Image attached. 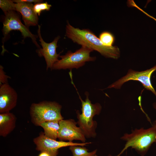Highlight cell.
<instances>
[{
    "mask_svg": "<svg viewBox=\"0 0 156 156\" xmlns=\"http://www.w3.org/2000/svg\"><path fill=\"white\" fill-rule=\"evenodd\" d=\"M59 121H48L41 123L39 126L44 129L45 136L50 138L56 140L58 138L60 128Z\"/></svg>",
    "mask_w": 156,
    "mask_h": 156,
    "instance_id": "14",
    "label": "cell"
},
{
    "mask_svg": "<svg viewBox=\"0 0 156 156\" xmlns=\"http://www.w3.org/2000/svg\"><path fill=\"white\" fill-rule=\"evenodd\" d=\"M10 77L6 75L3 68L1 65L0 66V85L8 83V79Z\"/></svg>",
    "mask_w": 156,
    "mask_h": 156,
    "instance_id": "19",
    "label": "cell"
},
{
    "mask_svg": "<svg viewBox=\"0 0 156 156\" xmlns=\"http://www.w3.org/2000/svg\"><path fill=\"white\" fill-rule=\"evenodd\" d=\"M5 14L2 30L4 36L2 40L3 49H4V43L7 36L10 32L13 30L20 31L24 38L26 37L30 38L35 45L38 48L40 47L36 41L37 36L32 34L28 28L22 23L19 16L14 11H9Z\"/></svg>",
    "mask_w": 156,
    "mask_h": 156,
    "instance_id": "6",
    "label": "cell"
},
{
    "mask_svg": "<svg viewBox=\"0 0 156 156\" xmlns=\"http://www.w3.org/2000/svg\"><path fill=\"white\" fill-rule=\"evenodd\" d=\"M33 142L36 145V149L38 151H46L57 155L58 150L60 148L73 146H83L91 143V142L82 143H74L59 141L49 138L41 131L38 136L34 138Z\"/></svg>",
    "mask_w": 156,
    "mask_h": 156,
    "instance_id": "8",
    "label": "cell"
},
{
    "mask_svg": "<svg viewBox=\"0 0 156 156\" xmlns=\"http://www.w3.org/2000/svg\"><path fill=\"white\" fill-rule=\"evenodd\" d=\"M38 156H57L52 153L46 151H40Z\"/></svg>",
    "mask_w": 156,
    "mask_h": 156,
    "instance_id": "22",
    "label": "cell"
},
{
    "mask_svg": "<svg viewBox=\"0 0 156 156\" xmlns=\"http://www.w3.org/2000/svg\"><path fill=\"white\" fill-rule=\"evenodd\" d=\"M15 5V3L12 1L0 0V7L4 14L10 11L16 10Z\"/></svg>",
    "mask_w": 156,
    "mask_h": 156,
    "instance_id": "17",
    "label": "cell"
},
{
    "mask_svg": "<svg viewBox=\"0 0 156 156\" xmlns=\"http://www.w3.org/2000/svg\"><path fill=\"white\" fill-rule=\"evenodd\" d=\"M65 35L73 42L96 51L105 57L117 59L120 57V51L118 47L105 45L89 29L75 28L67 22Z\"/></svg>",
    "mask_w": 156,
    "mask_h": 156,
    "instance_id": "1",
    "label": "cell"
},
{
    "mask_svg": "<svg viewBox=\"0 0 156 156\" xmlns=\"http://www.w3.org/2000/svg\"><path fill=\"white\" fill-rule=\"evenodd\" d=\"M51 5L46 2L44 3H35L33 9L34 11L38 15L40 16L41 12L44 10L49 11Z\"/></svg>",
    "mask_w": 156,
    "mask_h": 156,
    "instance_id": "18",
    "label": "cell"
},
{
    "mask_svg": "<svg viewBox=\"0 0 156 156\" xmlns=\"http://www.w3.org/2000/svg\"><path fill=\"white\" fill-rule=\"evenodd\" d=\"M154 107L155 109H156V103H155L154 104ZM153 126L155 127H156V121H155V122L154 123V124Z\"/></svg>",
    "mask_w": 156,
    "mask_h": 156,
    "instance_id": "23",
    "label": "cell"
},
{
    "mask_svg": "<svg viewBox=\"0 0 156 156\" xmlns=\"http://www.w3.org/2000/svg\"><path fill=\"white\" fill-rule=\"evenodd\" d=\"M16 118L10 112L0 113V135L5 137L10 133L16 127Z\"/></svg>",
    "mask_w": 156,
    "mask_h": 156,
    "instance_id": "13",
    "label": "cell"
},
{
    "mask_svg": "<svg viewBox=\"0 0 156 156\" xmlns=\"http://www.w3.org/2000/svg\"><path fill=\"white\" fill-rule=\"evenodd\" d=\"M75 88L81 103V113L78 110L76 111L78 120L77 124L83 133L86 137L94 138L96 135L95 129L97 124L93 120V118L96 115H99L101 112L102 107L100 104L96 103L92 104L89 98V93H85L86 99L83 101L81 98L73 82L72 83Z\"/></svg>",
    "mask_w": 156,
    "mask_h": 156,
    "instance_id": "2",
    "label": "cell"
},
{
    "mask_svg": "<svg viewBox=\"0 0 156 156\" xmlns=\"http://www.w3.org/2000/svg\"><path fill=\"white\" fill-rule=\"evenodd\" d=\"M90 48L81 46L74 52L68 51L65 55L60 56V60L55 62L51 70L78 69L84 65L87 62L93 61L95 57H91L90 53L93 51Z\"/></svg>",
    "mask_w": 156,
    "mask_h": 156,
    "instance_id": "5",
    "label": "cell"
},
{
    "mask_svg": "<svg viewBox=\"0 0 156 156\" xmlns=\"http://www.w3.org/2000/svg\"><path fill=\"white\" fill-rule=\"evenodd\" d=\"M94 156H98L97 155H94Z\"/></svg>",
    "mask_w": 156,
    "mask_h": 156,
    "instance_id": "24",
    "label": "cell"
},
{
    "mask_svg": "<svg viewBox=\"0 0 156 156\" xmlns=\"http://www.w3.org/2000/svg\"><path fill=\"white\" fill-rule=\"evenodd\" d=\"M32 3H15L16 10L22 15V19L27 27L38 25V18L33 9Z\"/></svg>",
    "mask_w": 156,
    "mask_h": 156,
    "instance_id": "12",
    "label": "cell"
},
{
    "mask_svg": "<svg viewBox=\"0 0 156 156\" xmlns=\"http://www.w3.org/2000/svg\"><path fill=\"white\" fill-rule=\"evenodd\" d=\"M99 38L103 44L109 47L113 46L115 40L113 35L107 31H103L101 33Z\"/></svg>",
    "mask_w": 156,
    "mask_h": 156,
    "instance_id": "16",
    "label": "cell"
},
{
    "mask_svg": "<svg viewBox=\"0 0 156 156\" xmlns=\"http://www.w3.org/2000/svg\"><path fill=\"white\" fill-rule=\"evenodd\" d=\"M60 128L58 138L60 141L74 140L81 141L85 143L86 137L81 129L77 126V123L72 119L62 120L59 122Z\"/></svg>",
    "mask_w": 156,
    "mask_h": 156,
    "instance_id": "9",
    "label": "cell"
},
{
    "mask_svg": "<svg viewBox=\"0 0 156 156\" xmlns=\"http://www.w3.org/2000/svg\"><path fill=\"white\" fill-rule=\"evenodd\" d=\"M127 4L128 6L129 7H134L138 9L139 10H140L143 13L146 14V16H148L150 18L153 19L156 21V18L148 14L147 13L144 11L142 9L139 7L135 2L134 0H128L127 2Z\"/></svg>",
    "mask_w": 156,
    "mask_h": 156,
    "instance_id": "20",
    "label": "cell"
},
{
    "mask_svg": "<svg viewBox=\"0 0 156 156\" xmlns=\"http://www.w3.org/2000/svg\"><path fill=\"white\" fill-rule=\"evenodd\" d=\"M62 106L55 101H43L32 103L29 113L32 122L39 126L43 122L63 119L61 111Z\"/></svg>",
    "mask_w": 156,
    "mask_h": 156,
    "instance_id": "4",
    "label": "cell"
},
{
    "mask_svg": "<svg viewBox=\"0 0 156 156\" xmlns=\"http://www.w3.org/2000/svg\"><path fill=\"white\" fill-rule=\"evenodd\" d=\"M156 70V65L151 68L140 72L130 69L127 74L109 86L107 88L120 89L123 84L130 80L141 82L147 90L151 91L156 96V92L151 83V78L153 73Z\"/></svg>",
    "mask_w": 156,
    "mask_h": 156,
    "instance_id": "7",
    "label": "cell"
},
{
    "mask_svg": "<svg viewBox=\"0 0 156 156\" xmlns=\"http://www.w3.org/2000/svg\"><path fill=\"white\" fill-rule=\"evenodd\" d=\"M121 139L126 142L125 147L117 156L120 155L129 147L134 148L141 155H144L151 145L156 142V127L153 126L149 128L132 130L130 134H124ZM109 156H112L110 155Z\"/></svg>",
    "mask_w": 156,
    "mask_h": 156,
    "instance_id": "3",
    "label": "cell"
},
{
    "mask_svg": "<svg viewBox=\"0 0 156 156\" xmlns=\"http://www.w3.org/2000/svg\"><path fill=\"white\" fill-rule=\"evenodd\" d=\"M69 148L73 156H94L96 155L97 151V150H95L89 152L88 150L86 147L81 146H70Z\"/></svg>",
    "mask_w": 156,
    "mask_h": 156,
    "instance_id": "15",
    "label": "cell"
},
{
    "mask_svg": "<svg viewBox=\"0 0 156 156\" xmlns=\"http://www.w3.org/2000/svg\"><path fill=\"white\" fill-rule=\"evenodd\" d=\"M18 94L8 83L0 86V113L10 112L17 104Z\"/></svg>",
    "mask_w": 156,
    "mask_h": 156,
    "instance_id": "11",
    "label": "cell"
},
{
    "mask_svg": "<svg viewBox=\"0 0 156 156\" xmlns=\"http://www.w3.org/2000/svg\"><path fill=\"white\" fill-rule=\"evenodd\" d=\"M14 2L16 3H41L42 2V0H12Z\"/></svg>",
    "mask_w": 156,
    "mask_h": 156,
    "instance_id": "21",
    "label": "cell"
},
{
    "mask_svg": "<svg viewBox=\"0 0 156 156\" xmlns=\"http://www.w3.org/2000/svg\"><path fill=\"white\" fill-rule=\"evenodd\" d=\"M41 26L38 25V36L39 38L40 44L42 48H40L36 50V52L40 57H43L47 64V70L52 69L53 64L58 60V58L60 53L57 54L56 49L58 46L57 43L60 38L59 36L56 37L51 42L47 43L42 38L40 33Z\"/></svg>",
    "mask_w": 156,
    "mask_h": 156,
    "instance_id": "10",
    "label": "cell"
}]
</instances>
